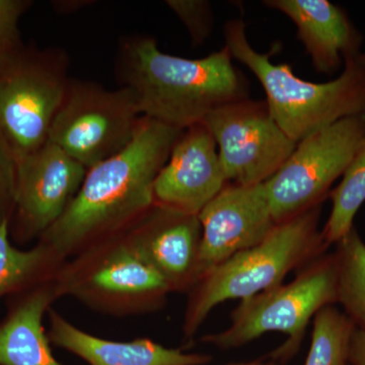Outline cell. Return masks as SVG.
Returning a JSON list of instances; mask_svg holds the SVG:
<instances>
[{"instance_id":"cell-1","label":"cell","mask_w":365,"mask_h":365,"mask_svg":"<svg viewBox=\"0 0 365 365\" xmlns=\"http://www.w3.org/2000/svg\"><path fill=\"white\" fill-rule=\"evenodd\" d=\"M182 131L141 118L123 150L86 170L73 200L43 235L46 246L64 254L98 237L130 230L153 207V182Z\"/></svg>"},{"instance_id":"cell-2","label":"cell","mask_w":365,"mask_h":365,"mask_svg":"<svg viewBox=\"0 0 365 365\" xmlns=\"http://www.w3.org/2000/svg\"><path fill=\"white\" fill-rule=\"evenodd\" d=\"M115 74L120 86L136 96L143 116L182 130L249 98L248 81L225 46L204 58L189 59L160 51L153 36H126L118 45Z\"/></svg>"},{"instance_id":"cell-3","label":"cell","mask_w":365,"mask_h":365,"mask_svg":"<svg viewBox=\"0 0 365 365\" xmlns=\"http://www.w3.org/2000/svg\"><path fill=\"white\" fill-rule=\"evenodd\" d=\"M225 39L232 58L260 81L271 114L294 143L343 118L365 113V67L359 56L345 60L337 78L316 83L295 76L287 63H273L270 58L275 50L256 51L247 38L246 24L240 19L227 21Z\"/></svg>"},{"instance_id":"cell-4","label":"cell","mask_w":365,"mask_h":365,"mask_svg":"<svg viewBox=\"0 0 365 365\" xmlns=\"http://www.w3.org/2000/svg\"><path fill=\"white\" fill-rule=\"evenodd\" d=\"M321 206L277 223L260 244L235 254L204 275L190 297L186 335L195 334L218 304L278 287L288 273L325 254L329 246L319 230Z\"/></svg>"},{"instance_id":"cell-5","label":"cell","mask_w":365,"mask_h":365,"mask_svg":"<svg viewBox=\"0 0 365 365\" xmlns=\"http://www.w3.org/2000/svg\"><path fill=\"white\" fill-rule=\"evenodd\" d=\"M337 258L335 253L324 254L300 269L292 282L241 300L230 326L203 340L220 349H235L264 334L280 332L287 340L273 357L288 359L299 350L311 319L323 307L337 304Z\"/></svg>"},{"instance_id":"cell-6","label":"cell","mask_w":365,"mask_h":365,"mask_svg":"<svg viewBox=\"0 0 365 365\" xmlns=\"http://www.w3.org/2000/svg\"><path fill=\"white\" fill-rule=\"evenodd\" d=\"M61 47L24 44L0 59V132L16 160L49 139L71 78Z\"/></svg>"},{"instance_id":"cell-7","label":"cell","mask_w":365,"mask_h":365,"mask_svg":"<svg viewBox=\"0 0 365 365\" xmlns=\"http://www.w3.org/2000/svg\"><path fill=\"white\" fill-rule=\"evenodd\" d=\"M143 117L130 88L71 78L48 140L88 170L123 150Z\"/></svg>"},{"instance_id":"cell-8","label":"cell","mask_w":365,"mask_h":365,"mask_svg":"<svg viewBox=\"0 0 365 365\" xmlns=\"http://www.w3.org/2000/svg\"><path fill=\"white\" fill-rule=\"evenodd\" d=\"M365 141V113L343 118L302 138L265 184L276 225L322 205Z\"/></svg>"},{"instance_id":"cell-9","label":"cell","mask_w":365,"mask_h":365,"mask_svg":"<svg viewBox=\"0 0 365 365\" xmlns=\"http://www.w3.org/2000/svg\"><path fill=\"white\" fill-rule=\"evenodd\" d=\"M202 123L215 138L230 184H264L297 148L274 119L266 101H237L211 113Z\"/></svg>"},{"instance_id":"cell-10","label":"cell","mask_w":365,"mask_h":365,"mask_svg":"<svg viewBox=\"0 0 365 365\" xmlns=\"http://www.w3.org/2000/svg\"><path fill=\"white\" fill-rule=\"evenodd\" d=\"M86 170L51 141L16 160L11 220L20 237L44 235L78 194Z\"/></svg>"},{"instance_id":"cell-11","label":"cell","mask_w":365,"mask_h":365,"mask_svg":"<svg viewBox=\"0 0 365 365\" xmlns=\"http://www.w3.org/2000/svg\"><path fill=\"white\" fill-rule=\"evenodd\" d=\"M202 278L235 254L253 248L275 227L265 184H227L199 213ZM201 278V279H202Z\"/></svg>"},{"instance_id":"cell-12","label":"cell","mask_w":365,"mask_h":365,"mask_svg":"<svg viewBox=\"0 0 365 365\" xmlns=\"http://www.w3.org/2000/svg\"><path fill=\"white\" fill-rule=\"evenodd\" d=\"M227 184L212 134L195 124L182 131L158 172L153 205L198 216Z\"/></svg>"},{"instance_id":"cell-13","label":"cell","mask_w":365,"mask_h":365,"mask_svg":"<svg viewBox=\"0 0 365 365\" xmlns=\"http://www.w3.org/2000/svg\"><path fill=\"white\" fill-rule=\"evenodd\" d=\"M128 237L173 289L197 284L202 278V228L197 215L153 207L130 228Z\"/></svg>"},{"instance_id":"cell-14","label":"cell","mask_w":365,"mask_h":365,"mask_svg":"<svg viewBox=\"0 0 365 365\" xmlns=\"http://www.w3.org/2000/svg\"><path fill=\"white\" fill-rule=\"evenodd\" d=\"M288 16L319 73L333 74L348 58L361 54L364 36L343 7L328 0H266Z\"/></svg>"},{"instance_id":"cell-15","label":"cell","mask_w":365,"mask_h":365,"mask_svg":"<svg viewBox=\"0 0 365 365\" xmlns=\"http://www.w3.org/2000/svg\"><path fill=\"white\" fill-rule=\"evenodd\" d=\"M50 338L59 347L78 355L91 365H201L207 355L170 349L148 339L114 342L95 337L51 313Z\"/></svg>"},{"instance_id":"cell-16","label":"cell","mask_w":365,"mask_h":365,"mask_svg":"<svg viewBox=\"0 0 365 365\" xmlns=\"http://www.w3.org/2000/svg\"><path fill=\"white\" fill-rule=\"evenodd\" d=\"M74 289L117 299H158L170 292L165 278L144 258L128 237L118 242L81 278Z\"/></svg>"},{"instance_id":"cell-17","label":"cell","mask_w":365,"mask_h":365,"mask_svg":"<svg viewBox=\"0 0 365 365\" xmlns=\"http://www.w3.org/2000/svg\"><path fill=\"white\" fill-rule=\"evenodd\" d=\"M53 297L49 289L34 292L0 325V365H60L43 327Z\"/></svg>"},{"instance_id":"cell-18","label":"cell","mask_w":365,"mask_h":365,"mask_svg":"<svg viewBox=\"0 0 365 365\" xmlns=\"http://www.w3.org/2000/svg\"><path fill=\"white\" fill-rule=\"evenodd\" d=\"M335 251L338 263L337 304L365 334V242L354 227Z\"/></svg>"},{"instance_id":"cell-19","label":"cell","mask_w":365,"mask_h":365,"mask_svg":"<svg viewBox=\"0 0 365 365\" xmlns=\"http://www.w3.org/2000/svg\"><path fill=\"white\" fill-rule=\"evenodd\" d=\"M329 196L332 201V209L322 235L330 247L349 234L354 227L355 215L365 202V141L348 165L342 181Z\"/></svg>"},{"instance_id":"cell-20","label":"cell","mask_w":365,"mask_h":365,"mask_svg":"<svg viewBox=\"0 0 365 365\" xmlns=\"http://www.w3.org/2000/svg\"><path fill=\"white\" fill-rule=\"evenodd\" d=\"M356 326L335 304L314 317L311 348L304 365H346Z\"/></svg>"},{"instance_id":"cell-21","label":"cell","mask_w":365,"mask_h":365,"mask_svg":"<svg viewBox=\"0 0 365 365\" xmlns=\"http://www.w3.org/2000/svg\"><path fill=\"white\" fill-rule=\"evenodd\" d=\"M11 220L0 222V297L14 292L32 279L44 265L48 247L29 251L14 248L9 241Z\"/></svg>"},{"instance_id":"cell-22","label":"cell","mask_w":365,"mask_h":365,"mask_svg":"<svg viewBox=\"0 0 365 365\" xmlns=\"http://www.w3.org/2000/svg\"><path fill=\"white\" fill-rule=\"evenodd\" d=\"M165 4L186 26L192 45L194 47L202 45L213 28L210 2L205 0H168Z\"/></svg>"},{"instance_id":"cell-23","label":"cell","mask_w":365,"mask_h":365,"mask_svg":"<svg viewBox=\"0 0 365 365\" xmlns=\"http://www.w3.org/2000/svg\"><path fill=\"white\" fill-rule=\"evenodd\" d=\"M33 6L30 0H0V59L20 49L21 40L19 23Z\"/></svg>"},{"instance_id":"cell-24","label":"cell","mask_w":365,"mask_h":365,"mask_svg":"<svg viewBox=\"0 0 365 365\" xmlns=\"http://www.w3.org/2000/svg\"><path fill=\"white\" fill-rule=\"evenodd\" d=\"M16 192V160L0 132V222L11 220Z\"/></svg>"},{"instance_id":"cell-25","label":"cell","mask_w":365,"mask_h":365,"mask_svg":"<svg viewBox=\"0 0 365 365\" xmlns=\"http://www.w3.org/2000/svg\"><path fill=\"white\" fill-rule=\"evenodd\" d=\"M349 362L351 365H365V334L357 328L350 346Z\"/></svg>"},{"instance_id":"cell-26","label":"cell","mask_w":365,"mask_h":365,"mask_svg":"<svg viewBox=\"0 0 365 365\" xmlns=\"http://www.w3.org/2000/svg\"><path fill=\"white\" fill-rule=\"evenodd\" d=\"M228 365H276L274 364H268V362L262 361H251V362H242V364H234Z\"/></svg>"},{"instance_id":"cell-27","label":"cell","mask_w":365,"mask_h":365,"mask_svg":"<svg viewBox=\"0 0 365 365\" xmlns=\"http://www.w3.org/2000/svg\"><path fill=\"white\" fill-rule=\"evenodd\" d=\"M360 63L365 67V53H361L359 57H357Z\"/></svg>"}]
</instances>
